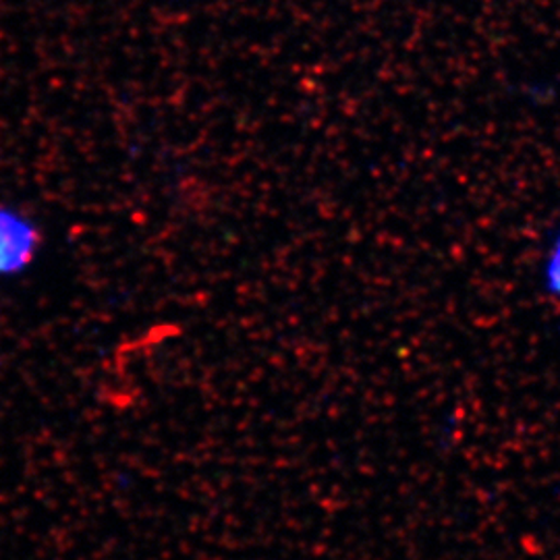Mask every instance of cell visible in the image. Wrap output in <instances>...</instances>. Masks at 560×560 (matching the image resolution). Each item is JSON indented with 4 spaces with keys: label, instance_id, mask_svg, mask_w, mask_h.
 Segmentation results:
<instances>
[{
    "label": "cell",
    "instance_id": "obj_2",
    "mask_svg": "<svg viewBox=\"0 0 560 560\" xmlns=\"http://www.w3.org/2000/svg\"><path fill=\"white\" fill-rule=\"evenodd\" d=\"M538 284L546 300L560 305V221L546 241L538 264Z\"/></svg>",
    "mask_w": 560,
    "mask_h": 560
},
{
    "label": "cell",
    "instance_id": "obj_1",
    "mask_svg": "<svg viewBox=\"0 0 560 560\" xmlns=\"http://www.w3.org/2000/svg\"><path fill=\"white\" fill-rule=\"evenodd\" d=\"M42 231L23 210L0 203V279H18L38 258Z\"/></svg>",
    "mask_w": 560,
    "mask_h": 560
}]
</instances>
